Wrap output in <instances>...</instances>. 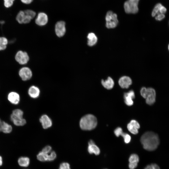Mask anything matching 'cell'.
<instances>
[{"label": "cell", "instance_id": "8fae6325", "mask_svg": "<svg viewBox=\"0 0 169 169\" xmlns=\"http://www.w3.org/2000/svg\"><path fill=\"white\" fill-rule=\"evenodd\" d=\"M39 121L44 129H47L52 126V120L46 115L44 114L42 115L39 119Z\"/></svg>", "mask_w": 169, "mask_h": 169}, {"label": "cell", "instance_id": "8d00e7d4", "mask_svg": "<svg viewBox=\"0 0 169 169\" xmlns=\"http://www.w3.org/2000/svg\"><path fill=\"white\" fill-rule=\"evenodd\" d=\"M137 165L138 163H129L128 166L130 169H134L137 166Z\"/></svg>", "mask_w": 169, "mask_h": 169}, {"label": "cell", "instance_id": "e0dca14e", "mask_svg": "<svg viewBox=\"0 0 169 169\" xmlns=\"http://www.w3.org/2000/svg\"><path fill=\"white\" fill-rule=\"evenodd\" d=\"M10 119L14 125L17 126H22L25 125L26 122L25 119L23 117L14 116L12 114Z\"/></svg>", "mask_w": 169, "mask_h": 169}, {"label": "cell", "instance_id": "4dcf8cb0", "mask_svg": "<svg viewBox=\"0 0 169 169\" xmlns=\"http://www.w3.org/2000/svg\"><path fill=\"white\" fill-rule=\"evenodd\" d=\"M123 133L122 129L119 127L116 128L114 131V134L117 137H119L120 136H121Z\"/></svg>", "mask_w": 169, "mask_h": 169}, {"label": "cell", "instance_id": "d4e9b609", "mask_svg": "<svg viewBox=\"0 0 169 169\" xmlns=\"http://www.w3.org/2000/svg\"><path fill=\"white\" fill-rule=\"evenodd\" d=\"M139 160V157L136 154H131L129 158V161L131 163H138Z\"/></svg>", "mask_w": 169, "mask_h": 169}, {"label": "cell", "instance_id": "277c9868", "mask_svg": "<svg viewBox=\"0 0 169 169\" xmlns=\"http://www.w3.org/2000/svg\"><path fill=\"white\" fill-rule=\"evenodd\" d=\"M139 0H127L124 5V9L126 13L129 14H135L138 11V5Z\"/></svg>", "mask_w": 169, "mask_h": 169}, {"label": "cell", "instance_id": "e575fe53", "mask_svg": "<svg viewBox=\"0 0 169 169\" xmlns=\"http://www.w3.org/2000/svg\"><path fill=\"white\" fill-rule=\"evenodd\" d=\"M165 17V15L164 14H159L157 15L155 17V18L157 21H161L164 19Z\"/></svg>", "mask_w": 169, "mask_h": 169}, {"label": "cell", "instance_id": "5bb4252c", "mask_svg": "<svg viewBox=\"0 0 169 169\" xmlns=\"http://www.w3.org/2000/svg\"><path fill=\"white\" fill-rule=\"evenodd\" d=\"M118 83L120 87L122 88L127 89L132 84V81L130 77L123 76L119 79Z\"/></svg>", "mask_w": 169, "mask_h": 169}, {"label": "cell", "instance_id": "f1b7e54d", "mask_svg": "<svg viewBox=\"0 0 169 169\" xmlns=\"http://www.w3.org/2000/svg\"><path fill=\"white\" fill-rule=\"evenodd\" d=\"M25 13L29 16L32 19L36 15V13L34 11L29 9L26 10L24 11Z\"/></svg>", "mask_w": 169, "mask_h": 169}, {"label": "cell", "instance_id": "b9f144b4", "mask_svg": "<svg viewBox=\"0 0 169 169\" xmlns=\"http://www.w3.org/2000/svg\"><path fill=\"white\" fill-rule=\"evenodd\" d=\"M168 50H169V44L168 45Z\"/></svg>", "mask_w": 169, "mask_h": 169}, {"label": "cell", "instance_id": "83f0119b", "mask_svg": "<svg viewBox=\"0 0 169 169\" xmlns=\"http://www.w3.org/2000/svg\"><path fill=\"white\" fill-rule=\"evenodd\" d=\"M121 136L123 137L124 142L125 143L128 144L130 142L131 137L128 134L123 132Z\"/></svg>", "mask_w": 169, "mask_h": 169}, {"label": "cell", "instance_id": "f35d334b", "mask_svg": "<svg viewBox=\"0 0 169 169\" xmlns=\"http://www.w3.org/2000/svg\"><path fill=\"white\" fill-rule=\"evenodd\" d=\"M3 163L2 158L1 156H0V166H1Z\"/></svg>", "mask_w": 169, "mask_h": 169}, {"label": "cell", "instance_id": "ffe728a7", "mask_svg": "<svg viewBox=\"0 0 169 169\" xmlns=\"http://www.w3.org/2000/svg\"><path fill=\"white\" fill-rule=\"evenodd\" d=\"M88 45L90 46L94 45L97 43L98 38L95 34L93 33H89L87 36Z\"/></svg>", "mask_w": 169, "mask_h": 169}, {"label": "cell", "instance_id": "2e32d148", "mask_svg": "<svg viewBox=\"0 0 169 169\" xmlns=\"http://www.w3.org/2000/svg\"><path fill=\"white\" fill-rule=\"evenodd\" d=\"M88 151L90 154H94L96 155H99L100 153L99 148L95 144L94 141L91 140H90L88 142Z\"/></svg>", "mask_w": 169, "mask_h": 169}, {"label": "cell", "instance_id": "cb8c5ba5", "mask_svg": "<svg viewBox=\"0 0 169 169\" xmlns=\"http://www.w3.org/2000/svg\"><path fill=\"white\" fill-rule=\"evenodd\" d=\"M48 155L42 151H40L37 155V159L41 161H48Z\"/></svg>", "mask_w": 169, "mask_h": 169}, {"label": "cell", "instance_id": "7402d4cb", "mask_svg": "<svg viewBox=\"0 0 169 169\" xmlns=\"http://www.w3.org/2000/svg\"><path fill=\"white\" fill-rule=\"evenodd\" d=\"M19 165L23 167H27L29 164V159L27 157H21L18 160Z\"/></svg>", "mask_w": 169, "mask_h": 169}, {"label": "cell", "instance_id": "6da1fadb", "mask_svg": "<svg viewBox=\"0 0 169 169\" xmlns=\"http://www.w3.org/2000/svg\"><path fill=\"white\" fill-rule=\"evenodd\" d=\"M141 142L143 148L148 151L155 150L159 144L158 135L152 131H147L141 136Z\"/></svg>", "mask_w": 169, "mask_h": 169}, {"label": "cell", "instance_id": "1f68e13d", "mask_svg": "<svg viewBox=\"0 0 169 169\" xmlns=\"http://www.w3.org/2000/svg\"><path fill=\"white\" fill-rule=\"evenodd\" d=\"M14 0H4V6L7 8L11 7L13 4Z\"/></svg>", "mask_w": 169, "mask_h": 169}, {"label": "cell", "instance_id": "7c38bea8", "mask_svg": "<svg viewBox=\"0 0 169 169\" xmlns=\"http://www.w3.org/2000/svg\"><path fill=\"white\" fill-rule=\"evenodd\" d=\"M167 11V9L161 3H158L156 5L151 13V15L153 17H155L159 14H165Z\"/></svg>", "mask_w": 169, "mask_h": 169}, {"label": "cell", "instance_id": "ba28073f", "mask_svg": "<svg viewBox=\"0 0 169 169\" xmlns=\"http://www.w3.org/2000/svg\"><path fill=\"white\" fill-rule=\"evenodd\" d=\"M55 30L56 34L58 37H63L66 32L65 23L63 21L58 22L55 24Z\"/></svg>", "mask_w": 169, "mask_h": 169}, {"label": "cell", "instance_id": "484cf974", "mask_svg": "<svg viewBox=\"0 0 169 169\" xmlns=\"http://www.w3.org/2000/svg\"><path fill=\"white\" fill-rule=\"evenodd\" d=\"M24 15L25 13L24 11H20L18 13L16 17V19L19 23H23Z\"/></svg>", "mask_w": 169, "mask_h": 169}, {"label": "cell", "instance_id": "9a60e30c", "mask_svg": "<svg viewBox=\"0 0 169 169\" xmlns=\"http://www.w3.org/2000/svg\"><path fill=\"white\" fill-rule=\"evenodd\" d=\"M8 99L11 104L17 105L20 101V95L16 92H11L8 95Z\"/></svg>", "mask_w": 169, "mask_h": 169}, {"label": "cell", "instance_id": "4fadbf2b", "mask_svg": "<svg viewBox=\"0 0 169 169\" xmlns=\"http://www.w3.org/2000/svg\"><path fill=\"white\" fill-rule=\"evenodd\" d=\"M35 23L40 26L46 25L48 22V17L46 14L44 13H39L35 19Z\"/></svg>", "mask_w": 169, "mask_h": 169}, {"label": "cell", "instance_id": "8992f818", "mask_svg": "<svg viewBox=\"0 0 169 169\" xmlns=\"http://www.w3.org/2000/svg\"><path fill=\"white\" fill-rule=\"evenodd\" d=\"M15 58L16 61L21 65H24L27 63L29 59L28 53L22 50H19L17 52Z\"/></svg>", "mask_w": 169, "mask_h": 169}, {"label": "cell", "instance_id": "d6986e66", "mask_svg": "<svg viewBox=\"0 0 169 169\" xmlns=\"http://www.w3.org/2000/svg\"><path fill=\"white\" fill-rule=\"evenodd\" d=\"M101 83L103 86L108 90L112 89L114 84L113 79L110 77H108L107 79L105 80L102 79Z\"/></svg>", "mask_w": 169, "mask_h": 169}, {"label": "cell", "instance_id": "7a4b0ae2", "mask_svg": "<svg viewBox=\"0 0 169 169\" xmlns=\"http://www.w3.org/2000/svg\"><path fill=\"white\" fill-rule=\"evenodd\" d=\"M97 124V118L94 115L89 114L82 117L79 121V126L83 130L90 131L95 129Z\"/></svg>", "mask_w": 169, "mask_h": 169}, {"label": "cell", "instance_id": "d590c367", "mask_svg": "<svg viewBox=\"0 0 169 169\" xmlns=\"http://www.w3.org/2000/svg\"><path fill=\"white\" fill-rule=\"evenodd\" d=\"M51 146H47L43 149L42 151L48 154L51 152Z\"/></svg>", "mask_w": 169, "mask_h": 169}, {"label": "cell", "instance_id": "44dd1931", "mask_svg": "<svg viewBox=\"0 0 169 169\" xmlns=\"http://www.w3.org/2000/svg\"><path fill=\"white\" fill-rule=\"evenodd\" d=\"M12 130V126L7 123L3 121L1 126V131L5 133H9Z\"/></svg>", "mask_w": 169, "mask_h": 169}, {"label": "cell", "instance_id": "60d3db41", "mask_svg": "<svg viewBox=\"0 0 169 169\" xmlns=\"http://www.w3.org/2000/svg\"><path fill=\"white\" fill-rule=\"evenodd\" d=\"M5 22L3 21H0V24H3Z\"/></svg>", "mask_w": 169, "mask_h": 169}, {"label": "cell", "instance_id": "52a82bcc", "mask_svg": "<svg viewBox=\"0 0 169 169\" xmlns=\"http://www.w3.org/2000/svg\"><path fill=\"white\" fill-rule=\"evenodd\" d=\"M18 74L23 81H27L30 79L32 76V72L28 67H23L19 69Z\"/></svg>", "mask_w": 169, "mask_h": 169}, {"label": "cell", "instance_id": "d6a6232c", "mask_svg": "<svg viewBox=\"0 0 169 169\" xmlns=\"http://www.w3.org/2000/svg\"><path fill=\"white\" fill-rule=\"evenodd\" d=\"M59 169H70V165L67 162H63L60 165Z\"/></svg>", "mask_w": 169, "mask_h": 169}, {"label": "cell", "instance_id": "603a6c76", "mask_svg": "<svg viewBox=\"0 0 169 169\" xmlns=\"http://www.w3.org/2000/svg\"><path fill=\"white\" fill-rule=\"evenodd\" d=\"M8 43L7 39L4 37H0V51L5 50Z\"/></svg>", "mask_w": 169, "mask_h": 169}, {"label": "cell", "instance_id": "ac0fdd59", "mask_svg": "<svg viewBox=\"0 0 169 169\" xmlns=\"http://www.w3.org/2000/svg\"><path fill=\"white\" fill-rule=\"evenodd\" d=\"M28 94L32 98L36 99L38 98L40 94V90L39 88L35 86H30L28 91Z\"/></svg>", "mask_w": 169, "mask_h": 169}, {"label": "cell", "instance_id": "30bf717a", "mask_svg": "<svg viewBox=\"0 0 169 169\" xmlns=\"http://www.w3.org/2000/svg\"><path fill=\"white\" fill-rule=\"evenodd\" d=\"M124 102L125 104L129 106L133 105V100L135 98V94L134 91L131 90L127 92L124 93Z\"/></svg>", "mask_w": 169, "mask_h": 169}, {"label": "cell", "instance_id": "4316f807", "mask_svg": "<svg viewBox=\"0 0 169 169\" xmlns=\"http://www.w3.org/2000/svg\"><path fill=\"white\" fill-rule=\"evenodd\" d=\"M12 114L15 116L23 117V113L20 109H16L13 111Z\"/></svg>", "mask_w": 169, "mask_h": 169}, {"label": "cell", "instance_id": "f546056e", "mask_svg": "<svg viewBox=\"0 0 169 169\" xmlns=\"http://www.w3.org/2000/svg\"><path fill=\"white\" fill-rule=\"evenodd\" d=\"M56 157V154L54 151H52L49 155H48V160L49 161H52L54 160Z\"/></svg>", "mask_w": 169, "mask_h": 169}, {"label": "cell", "instance_id": "ab89813d", "mask_svg": "<svg viewBox=\"0 0 169 169\" xmlns=\"http://www.w3.org/2000/svg\"><path fill=\"white\" fill-rule=\"evenodd\" d=\"M2 121L1 120V119H0V132L1 131V125L2 123Z\"/></svg>", "mask_w": 169, "mask_h": 169}, {"label": "cell", "instance_id": "9c48e42d", "mask_svg": "<svg viewBox=\"0 0 169 169\" xmlns=\"http://www.w3.org/2000/svg\"><path fill=\"white\" fill-rule=\"evenodd\" d=\"M128 131L132 134L136 135L138 133V129L140 128L139 123L135 120H132L127 125Z\"/></svg>", "mask_w": 169, "mask_h": 169}, {"label": "cell", "instance_id": "836d02e7", "mask_svg": "<svg viewBox=\"0 0 169 169\" xmlns=\"http://www.w3.org/2000/svg\"><path fill=\"white\" fill-rule=\"evenodd\" d=\"M144 169H160V168L156 164H151L146 166Z\"/></svg>", "mask_w": 169, "mask_h": 169}, {"label": "cell", "instance_id": "5b68a950", "mask_svg": "<svg viewBox=\"0 0 169 169\" xmlns=\"http://www.w3.org/2000/svg\"><path fill=\"white\" fill-rule=\"evenodd\" d=\"M106 26L108 28H115L117 25L118 21L117 14L112 11H108L106 15Z\"/></svg>", "mask_w": 169, "mask_h": 169}, {"label": "cell", "instance_id": "3957f363", "mask_svg": "<svg viewBox=\"0 0 169 169\" xmlns=\"http://www.w3.org/2000/svg\"><path fill=\"white\" fill-rule=\"evenodd\" d=\"M141 96L146 99V103L149 105H152L156 101V93L152 88H142L140 90Z\"/></svg>", "mask_w": 169, "mask_h": 169}, {"label": "cell", "instance_id": "74e56055", "mask_svg": "<svg viewBox=\"0 0 169 169\" xmlns=\"http://www.w3.org/2000/svg\"><path fill=\"white\" fill-rule=\"evenodd\" d=\"M33 0H21L23 3L26 4H29L32 2Z\"/></svg>", "mask_w": 169, "mask_h": 169}]
</instances>
